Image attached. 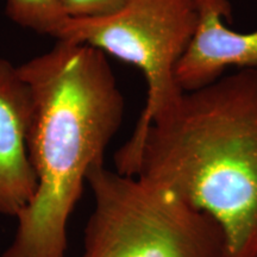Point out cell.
Instances as JSON below:
<instances>
[{
  "label": "cell",
  "mask_w": 257,
  "mask_h": 257,
  "mask_svg": "<svg viewBox=\"0 0 257 257\" xmlns=\"http://www.w3.org/2000/svg\"><path fill=\"white\" fill-rule=\"evenodd\" d=\"M114 166L216 220L227 257H257V68L185 92Z\"/></svg>",
  "instance_id": "1"
},
{
  "label": "cell",
  "mask_w": 257,
  "mask_h": 257,
  "mask_svg": "<svg viewBox=\"0 0 257 257\" xmlns=\"http://www.w3.org/2000/svg\"><path fill=\"white\" fill-rule=\"evenodd\" d=\"M18 69L32 98L28 152L37 187L0 257H64L70 216L119 131L125 100L107 57L86 44L56 41Z\"/></svg>",
  "instance_id": "2"
},
{
  "label": "cell",
  "mask_w": 257,
  "mask_h": 257,
  "mask_svg": "<svg viewBox=\"0 0 257 257\" xmlns=\"http://www.w3.org/2000/svg\"><path fill=\"white\" fill-rule=\"evenodd\" d=\"M87 185L94 207L82 257H227L219 224L173 193L104 163L89 170Z\"/></svg>",
  "instance_id": "3"
},
{
  "label": "cell",
  "mask_w": 257,
  "mask_h": 257,
  "mask_svg": "<svg viewBox=\"0 0 257 257\" xmlns=\"http://www.w3.org/2000/svg\"><path fill=\"white\" fill-rule=\"evenodd\" d=\"M198 21L197 0H130L105 17L69 19L59 41L86 44L141 70L147 99L130 136L138 138L185 93L175 72Z\"/></svg>",
  "instance_id": "4"
},
{
  "label": "cell",
  "mask_w": 257,
  "mask_h": 257,
  "mask_svg": "<svg viewBox=\"0 0 257 257\" xmlns=\"http://www.w3.org/2000/svg\"><path fill=\"white\" fill-rule=\"evenodd\" d=\"M31 115L28 83L18 66L0 57V216L17 218L36 192L28 152Z\"/></svg>",
  "instance_id": "5"
},
{
  "label": "cell",
  "mask_w": 257,
  "mask_h": 257,
  "mask_svg": "<svg viewBox=\"0 0 257 257\" xmlns=\"http://www.w3.org/2000/svg\"><path fill=\"white\" fill-rule=\"evenodd\" d=\"M199 21L194 37L176 67L180 88L191 92L217 81L231 67L257 68V30L236 31L225 23L230 0H197Z\"/></svg>",
  "instance_id": "6"
},
{
  "label": "cell",
  "mask_w": 257,
  "mask_h": 257,
  "mask_svg": "<svg viewBox=\"0 0 257 257\" xmlns=\"http://www.w3.org/2000/svg\"><path fill=\"white\" fill-rule=\"evenodd\" d=\"M5 12L18 27L56 41L70 19L60 0H6Z\"/></svg>",
  "instance_id": "7"
},
{
  "label": "cell",
  "mask_w": 257,
  "mask_h": 257,
  "mask_svg": "<svg viewBox=\"0 0 257 257\" xmlns=\"http://www.w3.org/2000/svg\"><path fill=\"white\" fill-rule=\"evenodd\" d=\"M70 19L105 17L126 5L130 0H60Z\"/></svg>",
  "instance_id": "8"
}]
</instances>
